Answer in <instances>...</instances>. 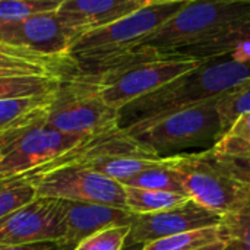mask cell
Returning <instances> with one entry per match:
<instances>
[{"mask_svg": "<svg viewBox=\"0 0 250 250\" xmlns=\"http://www.w3.org/2000/svg\"><path fill=\"white\" fill-rule=\"evenodd\" d=\"M246 81H250V48L202 62L196 69L122 108L119 126L130 135L138 133L167 116L214 101Z\"/></svg>", "mask_w": 250, "mask_h": 250, "instance_id": "1", "label": "cell"}, {"mask_svg": "<svg viewBox=\"0 0 250 250\" xmlns=\"http://www.w3.org/2000/svg\"><path fill=\"white\" fill-rule=\"evenodd\" d=\"M170 167L193 202L223 218L250 201V161L221 155L209 148L171 155Z\"/></svg>", "mask_w": 250, "mask_h": 250, "instance_id": "2", "label": "cell"}, {"mask_svg": "<svg viewBox=\"0 0 250 250\" xmlns=\"http://www.w3.org/2000/svg\"><path fill=\"white\" fill-rule=\"evenodd\" d=\"M189 0H149L139 10L78 38L70 47V57L78 72L91 75L97 69L129 54Z\"/></svg>", "mask_w": 250, "mask_h": 250, "instance_id": "3", "label": "cell"}, {"mask_svg": "<svg viewBox=\"0 0 250 250\" xmlns=\"http://www.w3.org/2000/svg\"><path fill=\"white\" fill-rule=\"evenodd\" d=\"M201 63L177 54L132 51L97 69L89 76L95 81L104 103L120 111L130 103L196 69Z\"/></svg>", "mask_w": 250, "mask_h": 250, "instance_id": "4", "label": "cell"}, {"mask_svg": "<svg viewBox=\"0 0 250 250\" xmlns=\"http://www.w3.org/2000/svg\"><path fill=\"white\" fill-rule=\"evenodd\" d=\"M164 160L166 157H160L157 152L142 145L129 132L117 126L108 132L86 138L81 145L67 151L50 164L35 170L21 182L26 183L64 167H83L123 185L136 174L163 164Z\"/></svg>", "mask_w": 250, "mask_h": 250, "instance_id": "5", "label": "cell"}, {"mask_svg": "<svg viewBox=\"0 0 250 250\" xmlns=\"http://www.w3.org/2000/svg\"><path fill=\"white\" fill-rule=\"evenodd\" d=\"M249 18L250 0H189L180 12L142 41L133 51L177 53Z\"/></svg>", "mask_w": 250, "mask_h": 250, "instance_id": "6", "label": "cell"}, {"mask_svg": "<svg viewBox=\"0 0 250 250\" xmlns=\"http://www.w3.org/2000/svg\"><path fill=\"white\" fill-rule=\"evenodd\" d=\"M45 123L79 138H91L119 126V111L104 103L92 76L78 70L60 78Z\"/></svg>", "mask_w": 250, "mask_h": 250, "instance_id": "7", "label": "cell"}, {"mask_svg": "<svg viewBox=\"0 0 250 250\" xmlns=\"http://www.w3.org/2000/svg\"><path fill=\"white\" fill-rule=\"evenodd\" d=\"M86 138L62 133L45 120L0 133V182H21Z\"/></svg>", "mask_w": 250, "mask_h": 250, "instance_id": "8", "label": "cell"}, {"mask_svg": "<svg viewBox=\"0 0 250 250\" xmlns=\"http://www.w3.org/2000/svg\"><path fill=\"white\" fill-rule=\"evenodd\" d=\"M217 100L167 116L132 136L160 157L177 155L190 148L209 149L223 138Z\"/></svg>", "mask_w": 250, "mask_h": 250, "instance_id": "9", "label": "cell"}, {"mask_svg": "<svg viewBox=\"0 0 250 250\" xmlns=\"http://www.w3.org/2000/svg\"><path fill=\"white\" fill-rule=\"evenodd\" d=\"M26 183L34 188L38 198L126 209L125 186L89 168L64 167Z\"/></svg>", "mask_w": 250, "mask_h": 250, "instance_id": "10", "label": "cell"}, {"mask_svg": "<svg viewBox=\"0 0 250 250\" xmlns=\"http://www.w3.org/2000/svg\"><path fill=\"white\" fill-rule=\"evenodd\" d=\"M64 223L62 201L35 198L0 220V246L62 243Z\"/></svg>", "mask_w": 250, "mask_h": 250, "instance_id": "11", "label": "cell"}, {"mask_svg": "<svg viewBox=\"0 0 250 250\" xmlns=\"http://www.w3.org/2000/svg\"><path fill=\"white\" fill-rule=\"evenodd\" d=\"M221 223V215L201 207L190 199L186 204L168 211L133 215L125 248L141 249L146 245L174 234L218 226Z\"/></svg>", "mask_w": 250, "mask_h": 250, "instance_id": "12", "label": "cell"}, {"mask_svg": "<svg viewBox=\"0 0 250 250\" xmlns=\"http://www.w3.org/2000/svg\"><path fill=\"white\" fill-rule=\"evenodd\" d=\"M149 0H63L56 10L72 44L144 7ZM72 47V45H70Z\"/></svg>", "mask_w": 250, "mask_h": 250, "instance_id": "13", "label": "cell"}, {"mask_svg": "<svg viewBox=\"0 0 250 250\" xmlns=\"http://www.w3.org/2000/svg\"><path fill=\"white\" fill-rule=\"evenodd\" d=\"M0 41L51 57H70L72 41L56 12L0 25Z\"/></svg>", "mask_w": 250, "mask_h": 250, "instance_id": "14", "label": "cell"}, {"mask_svg": "<svg viewBox=\"0 0 250 250\" xmlns=\"http://www.w3.org/2000/svg\"><path fill=\"white\" fill-rule=\"evenodd\" d=\"M64 239L60 246L66 250H75L89 236L116 226H130L133 214L113 207L79 204L62 201Z\"/></svg>", "mask_w": 250, "mask_h": 250, "instance_id": "15", "label": "cell"}, {"mask_svg": "<svg viewBox=\"0 0 250 250\" xmlns=\"http://www.w3.org/2000/svg\"><path fill=\"white\" fill-rule=\"evenodd\" d=\"M0 70L22 76L62 78L78 70V66L72 57H51L0 41Z\"/></svg>", "mask_w": 250, "mask_h": 250, "instance_id": "16", "label": "cell"}, {"mask_svg": "<svg viewBox=\"0 0 250 250\" xmlns=\"http://www.w3.org/2000/svg\"><path fill=\"white\" fill-rule=\"evenodd\" d=\"M245 48H250V18L221 31L220 34L196 45H192L189 48L171 54H177L186 59H193L198 62H207V60L224 57L233 51L245 50Z\"/></svg>", "mask_w": 250, "mask_h": 250, "instance_id": "17", "label": "cell"}, {"mask_svg": "<svg viewBox=\"0 0 250 250\" xmlns=\"http://www.w3.org/2000/svg\"><path fill=\"white\" fill-rule=\"evenodd\" d=\"M53 95L12 98L0 101V133L45 120Z\"/></svg>", "mask_w": 250, "mask_h": 250, "instance_id": "18", "label": "cell"}, {"mask_svg": "<svg viewBox=\"0 0 250 250\" xmlns=\"http://www.w3.org/2000/svg\"><path fill=\"white\" fill-rule=\"evenodd\" d=\"M125 193H126V209L133 215L168 211L190 201V198L186 195L160 192L151 189H139L132 186H125Z\"/></svg>", "mask_w": 250, "mask_h": 250, "instance_id": "19", "label": "cell"}, {"mask_svg": "<svg viewBox=\"0 0 250 250\" xmlns=\"http://www.w3.org/2000/svg\"><path fill=\"white\" fill-rule=\"evenodd\" d=\"M220 243H226V230L223 224L174 234L139 250H204Z\"/></svg>", "mask_w": 250, "mask_h": 250, "instance_id": "20", "label": "cell"}, {"mask_svg": "<svg viewBox=\"0 0 250 250\" xmlns=\"http://www.w3.org/2000/svg\"><path fill=\"white\" fill-rule=\"evenodd\" d=\"M60 78L44 76H7L0 78V101L51 95L59 88Z\"/></svg>", "mask_w": 250, "mask_h": 250, "instance_id": "21", "label": "cell"}, {"mask_svg": "<svg viewBox=\"0 0 250 250\" xmlns=\"http://www.w3.org/2000/svg\"><path fill=\"white\" fill-rule=\"evenodd\" d=\"M123 185L132 186V188H139V189H151V190L186 195L182 182L179 180L177 174L170 167V157H166L163 164H160L157 167H151V168L136 174L135 177L129 179Z\"/></svg>", "mask_w": 250, "mask_h": 250, "instance_id": "22", "label": "cell"}, {"mask_svg": "<svg viewBox=\"0 0 250 250\" xmlns=\"http://www.w3.org/2000/svg\"><path fill=\"white\" fill-rule=\"evenodd\" d=\"M212 149L221 155L250 161V113L237 119Z\"/></svg>", "mask_w": 250, "mask_h": 250, "instance_id": "23", "label": "cell"}, {"mask_svg": "<svg viewBox=\"0 0 250 250\" xmlns=\"http://www.w3.org/2000/svg\"><path fill=\"white\" fill-rule=\"evenodd\" d=\"M215 104L224 136L237 119L250 113V81L243 82L242 85L221 95Z\"/></svg>", "mask_w": 250, "mask_h": 250, "instance_id": "24", "label": "cell"}, {"mask_svg": "<svg viewBox=\"0 0 250 250\" xmlns=\"http://www.w3.org/2000/svg\"><path fill=\"white\" fill-rule=\"evenodd\" d=\"M63 0H0V25L56 12Z\"/></svg>", "mask_w": 250, "mask_h": 250, "instance_id": "25", "label": "cell"}, {"mask_svg": "<svg viewBox=\"0 0 250 250\" xmlns=\"http://www.w3.org/2000/svg\"><path fill=\"white\" fill-rule=\"evenodd\" d=\"M226 245L230 250H250V201L239 211L223 218Z\"/></svg>", "mask_w": 250, "mask_h": 250, "instance_id": "26", "label": "cell"}, {"mask_svg": "<svg viewBox=\"0 0 250 250\" xmlns=\"http://www.w3.org/2000/svg\"><path fill=\"white\" fill-rule=\"evenodd\" d=\"M129 231L130 226H116L101 230L79 243L75 250H123Z\"/></svg>", "mask_w": 250, "mask_h": 250, "instance_id": "27", "label": "cell"}, {"mask_svg": "<svg viewBox=\"0 0 250 250\" xmlns=\"http://www.w3.org/2000/svg\"><path fill=\"white\" fill-rule=\"evenodd\" d=\"M37 198L34 188L23 182H16L0 190V220Z\"/></svg>", "mask_w": 250, "mask_h": 250, "instance_id": "28", "label": "cell"}, {"mask_svg": "<svg viewBox=\"0 0 250 250\" xmlns=\"http://www.w3.org/2000/svg\"><path fill=\"white\" fill-rule=\"evenodd\" d=\"M0 250H66L59 243H38L26 246H0Z\"/></svg>", "mask_w": 250, "mask_h": 250, "instance_id": "29", "label": "cell"}, {"mask_svg": "<svg viewBox=\"0 0 250 250\" xmlns=\"http://www.w3.org/2000/svg\"><path fill=\"white\" fill-rule=\"evenodd\" d=\"M204 250H230L227 248V245L226 243H220V245H215V246H211V248H208V249H204Z\"/></svg>", "mask_w": 250, "mask_h": 250, "instance_id": "30", "label": "cell"}, {"mask_svg": "<svg viewBox=\"0 0 250 250\" xmlns=\"http://www.w3.org/2000/svg\"><path fill=\"white\" fill-rule=\"evenodd\" d=\"M13 183H16V182H7V183H1V182H0V190H3L4 188L10 186V185H13Z\"/></svg>", "mask_w": 250, "mask_h": 250, "instance_id": "31", "label": "cell"}]
</instances>
